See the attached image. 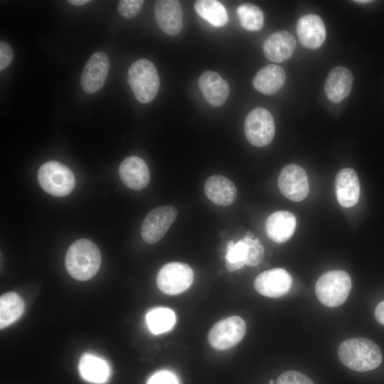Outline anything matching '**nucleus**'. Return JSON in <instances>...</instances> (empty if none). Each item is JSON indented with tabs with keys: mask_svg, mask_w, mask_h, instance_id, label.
<instances>
[{
	"mask_svg": "<svg viewBox=\"0 0 384 384\" xmlns=\"http://www.w3.org/2000/svg\"><path fill=\"white\" fill-rule=\"evenodd\" d=\"M340 361L351 370L366 372L377 368L383 360L378 345L365 338H351L343 341L338 349Z\"/></svg>",
	"mask_w": 384,
	"mask_h": 384,
	"instance_id": "f257e3e1",
	"label": "nucleus"
},
{
	"mask_svg": "<svg viewBox=\"0 0 384 384\" xmlns=\"http://www.w3.org/2000/svg\"><path fill=\"white\" fill-rule=\"evenodd\" d=\"M65 267L68 274L79 281H86L98 272L101 255L97 246L87 239L75 241L65 255Z\"/></svg>",
	"mask_w": 384,
	"mask_h": 384,
	"instance_id": "f03ea898",
	"label": "nucleus"
},
{
	"mask_svg": "<svg viewBox=\"0 0 384 384\" xmlns=\"http://www.w3.org/2000/svg\"><path fill=\"white\" fill-rule=\"evenodd\" d=\"M127 82L137 100L142 103L155 98L160 85L157 70L147 59H139L132 64L128 70Z\"/></svg>",
	"mask_w": 384,
	"mask_h": 384,
	"instance_id": "7ed1b4c3",
	"label": "nucleus"
},
{
	"mask_svg": "<svg viewBox=\"0 0 384 384\" xmlns=\"http://www.w3.org/2000/svg\"><path fill=\"white\" fill-rule=\"evenodd\" d=\"M351 289V277L343 270L325 272L318 279L315 286L318 299L328 307H336L343 304Z\"/></svg>",
	"mask_w": 384,
	"mask_h": 384,
	"instance_id": "20e7f679",
	"label": "nucleus"
},
{
	"mask_svg": "<svg viewBox=\"0 0 384 384\" xmlns=\"http://www.w3.org/2000/svg\"><path fill=\"white\" fill-rule=\"evenodd\" d=\"M38 181L46 192L58 197L70 194L75 185L73 171L56 161H47L40 166Z\"/></svg>",
	"mask_w": 384,
	"mask_h": 384,
	"instance_id": "39448f33",
	"label": "nucleus"
},
{
	"mask_svg": "<svg viewBox=\"0 0 384 384\" xmlns=\"http://www.w3.org/2000/svg\"><path fill=\"white\" fill-rule=\"evenodd\" d=\"M244 130L247 139L253 146L262 147L268 145L275 132L272 115L265 108L253 109L245 118Z\"/></svg>",
	"mask_w": 384,
	"mask_h": 384,
	"instance_id": "423d86ee",
	"label": "nucleus"
},
{
	"mask_svg": "<svg viewBox=\"0 0 384 384\" xmlns=\"http://www.w3.org/2000/svg\"><path fill=\"white\" fill-rule=\"evenodd\" d=\"M193 280V272L186 263L172 262L164 265L159 270L156 284L164 294L175 295L186 290Z\"/></svg>",
	"mask_w": 384,
	"mask_h": 384,
	"instance_id": "0eeeda50",
	"label": "nucleus"
},
{
	"mask_svg": "<svg viewBox=\"0 0 384 384\" xmlns=\"http://www.w3.org/2000/svg\"><path fill=\"white\" fill-rule=\"evenodd\" d=\"M246 332L245 321L233 316L220 320L210 329L208 340L216 350H227L237 345Z\"/></svg>",
	"mask_w": 384,
	"mask_h": 384,
	"instance_id": "6e6552de",
	"label": "nucleus"
},
{
	"mask_svg": "<svg viewBox=\"0 0 384 384\" xmlns=\"http://www.w3.org/2000/svg\"><path fill=\"white\" fill-rule=\"evenodd\" d=\"M177 217V210L172 206H162L151 210L145 217L142 227L143 240L154 244L167 233Z\"/></svg>",
	"mask_w": 384,
	"mask_h": 384,
	"instance_id": "1a4fd4ad",
	"label": "nucleus"
},
{
	"mask_svg": "<svg viewBox=\"0 0 384 384\" xmlns=\"http://www.w3.org/2000/svg\"><path fill=\"white\" fill-rule=\"evenodd\" d=\"M281 193L293 201L304 200L309 193L308 177L305 171L297 164H288L281 171L278 178Z\"/></svg>",
	"mask_w": 384,
	"mask_h": 384,
	"instance_id": "9d476101",
	"label": "nucleus"
},
{
	"mask_svg": "<svg viewBox=\"0 0 384 384\" xmlns=\"http://www.w3.org/2000/svg\"><path fill=\"white\" fill-rule=\"evenodd\" d=\"M292 277L282 268L266 270L257 276L254 282L256 291L260 294L279 298L285 295L290 289Z\"/></svg>",
	"mask_w": 384,
	"mask_h": 384,
	"instance_id": "9b49d317",
	"label": "nucleus"
},
{
	"mask_svg": "<svg viewBox=\"0 0 384 384\" xmlns=\"http://www.w3.org/2000/svg\"><path fill=\"white\" fill-rule=\"evenodd\" d=\"M110 69L107 55L103 52H96L87 61L82 73L80 83L87 94L98 91L104 85Z\"/></svg>",
	"mask_w": 384,
	"mask_h": 384,
	"instance_id": "f8f14e48",
	"label": "nucleus"
},
{
	"mask_svg": "<svg viewBox=\"0 0 384 384\" xmlns=\"http://www.w3.org/2000/svg\"><path fill=\"white\" fill-rule=\"evenodd\" d=\"M154 15L159 28L166 34L176 36L183 27L182 11L178 1L160 0L155 2Z\"/></svg>",
	"mask_w": 384,
	"mask_h": 384,
	"instance_id": "ddd939ff",
	"label": "nucleus"
},
{
	"mask_svg": "<svg viewBox=\"0 0 384 384\" xmlns=\"http://www.w3.org/2000/svg\"><path fill=\"white\" fill-rule=\"evenodd\" d=\"M296 29L300 43L307 48H318L325 41L326 27L321 17L316 14L302 16L297 21Z\"/></svg>",
	"mask_w": 384,
	"mask_h": 384,
	"instance_id": "4468645a",
	"label": "nucleus"
},
{
	"mask_svg": "<svg viewBox=\"0 0 384 384\" xmlns=\"http://www.w3.org/2000/svg\"><path fill=\"white\" fill-rule=\"evenodd\" d=\"M119 174L127 187L136 191L144 188L150 180L146 163L137 156H128L122 161L119 166Z\"/></svg>",
	"mask_w": 384,
	"mask_h": 384,
	"instance_id": "2eb2a0df",
	"label": "nucleus"
},
{
	"mask_svg": "<svg viewBox=\"0 0 384 384\" xmlns=\"http://www.w3.org/2000/svg\"><path fill=\"white\" fill-rule=\"evenodd\" d=\"M198 86L206 101L213 107L222 106L229 95L228 82L218 73L206 70L198 78Z\"/></svg>",
	"mask_w": 384,
	"mask_h": 384,
	"instance_id": "dca6fc26",
	"label": "nucleus"
},
{
	"mask_svg": "<svg viewBox=\"0 0 384 384\" xmlns=\"http://www.w3.org/2000/svg\"><path fill=\"white\" fill-rule=\"evenodd\" d=\"M353 84V75L343 66L332 68L324 83V92L327 98L334 103L343 101L350 93Z\"/></svg>",
	"mask_w": 384,
	"mask_h": 384,
	"instance_id": "f3484780",
	"label": "nucleus"
},
{
	"mask_svg": "<svg viewBox=\"0 0 384 384\" xmlns=\"http://www.w3.org/2000/svg\"><path fill=\"white\" fill-rule=\"evenodd\" d=\"M336 194L338 203L345 208L355 206L359 198L360 183L356 171L350 168L340 170L335 178Z\"/></svg>",
	"mask_w": 384,
	"mask_h": 384,
	"instance_id": "a211bd4d",
	"label": "nucleus"
},
{
	"mask_svg": "<svg viewBox=\"0 0 384 384\" xmlns=\"http://www.w3.org/2000/svg\"><path fill=\"white\" fill-rule=\"evenodd\" d=\"M296 41L292 34L286 31L270 35L263 45L264 53L267 59L274 63L289 60L293 55Z\"/></svg>",
	"mask_w": 384,
	"mask_h": 384,
	"instance_id": "6ab92c4d",
	"label": "nucleus"
},
{
	"mask_svg": "<svg viewBox=\"0 0 384 384\" xmlns=\"http://www.w3.org/2000/svg\"><path fill=\"white\" fill-rule=\"evenodd\" d=\"M296 224V217L292 213L286 210L276 211L266 220V233L274 242L283 243L292 236Z\"/></svg>",
	"mask_w": 384,
	"mask_h": 384,
	"instance_id": "aec40b11",
	"label": "nucleus"
},
{
	"mask_svg": "<svg viewBox=\"0 0 384 384\" xmlns=\"http://www.w3.org/2000/svg\"><path fill=\"white\" fill-rule=\"evenodd\" d=\"M204 191L212 203L219 206H230L237 197L234 183L222 175L210 176L205 182Z\"/></svg>",
	"mask_w": 384,
	"mask_h": 384,
	"instance_id": "412c9836",
	"label": "nucleus"
},
{
	"mask_svg": "<svg viewBox=\"0 0 384 384\" xmlns=\"http://www.w3.org/2000/svg\"><path fill=\"white\" fill-rule=\"evenodd\" d=\"M285 79L286 74L282 68L277 65H268L257 73L252 84L258 92L265 95H272L282 87Z\"/></svg>",
	"mask_w": 384,
	"mask_h": 384,
	"instance_id": "4be33fe9",
	"label": "nucleus"
},
{
	"mask_svg": "<svg viewBox=\"0 0 384 384\" xmlns=\"http://www.w3.org/2000/svg\"><path fill=\"white\" fill-rule=\"evenodd\" d=\"M78 370L84 380L95 384L106 383L110 376L108 363L104 359L91 353L82 356Z\"/></svg>",
	"mask_w": 384,
	"mask_h": 384,
	"instance_id": "5701e85b",
	"label": "nucleus"
},
{
	"mask_svg": "<svg viewBox=\"0 0 384 384\" xmlns=\"http://www.w3.org/2000/svg\"><path fill=\"white\" fill-rule=\"evenodd\" d=\"M24 311V302L15 292L4 294L0 297V328L2 329L15 322Z\"/></svg>",
	"mask_w": 384,
	"mask_h": 384,
	"instance_id": "b1692460",
	"label": "nucleus"
},
{
	"mask_svg": "<svg viewBox=\"0 0 384 384\" xmlns=\"http://www.w3.org/2000/svg\"><path fill=\"white\" fill-rule=\"evenodd\" d=\"M196 13L215 27L225 26L228 16L224 6L215 0H198L194 4Z\"/></svg>",
	"mask_w": 384,
	"mask_h": 384,
	"instance_id": "393cba45",
	"label": "nucleus"
},
{
	"mask_svg": "<svg viewBox=\"0 0 384 384\" xmlns=\"http://www.w3.org/2000/svg\"><path fill=\"white\" fill-rule=\"evenodd\" d=\"M146 321L152 334H160L173 328L176 323V314L169 308H156L147 313Z\"/></svg>",
	"mask_w": 384,
	"mask_h": 384,
	"instance_id": "a878e982",
	"label": "nucleus"
},
{
	"mask_svg": "<svg viewBox=\"0 0 384 384\" xmlns=\"http://www.w3.org/2000/svg\"><path fill=\"white\" fill-rule=\"evenodd\" d=\"M247 257V243L243 238L237 242L229 241L225 253V267L228 272H233L246 265Z\"/></svg>",
	"mask_w": 384,
	"mask_h": 384,
	"instance_id": "bb28decb",
	"label": "nucleus"
},
{
	"mask_svg": "<svg viewBox=\"0 0 384 384\" xmlns=\"http://www.w3.org/2000/svg\"><path fill=\"white\" fill-rule=\"evenodd\" d=\"M242 27L247 31H260L264 24V15L260 8L252 4H243L237 9Z\"/></svg>",
	"mask_w": 384,
	"mask_h": 384,
	"instance_id": "cd10ccee",
	"label": "nucleus"
},
{
	"mask_svg": "<svg viewBox=\"0 0 384 384\" xmlns=\"http://www.w3.org/2000/svg\"><path fill=\"white\" fill-rule=\"evenodd\" d=\"M247 243V257L246 265L249 266H257L260 265L264 257V247L258 239H250L246 237Z\"/></svg>",
	"mask_w": 384,
	"mask_h": 384,
	"instance_id": "c85d7f7f",
	"label": "nucleus"
},
{
	"mask_svg": "<svg viewBox=\"0 0 384 384\" xmlns=\"http://www.w3.org/2000/svg\"><path fill=\"white\" fill-rule=\"evenodd\" d=\"M144 3L143 0H121L117 10L122 16L131 19L139 14Z\"/></svg>",
	"mask_w": 384,
	"mask_h": 384,
	"instance_id": "c756f323",
	"label": "nucleus"
},
{
	"mask_svg": "<svg viewBox=\"0 0 384 384\" xmlns=\"http://www.w3.org/2000/svg\"><path fill=\"white\" fill-rule=\"evenodd\" d=\"M276 384H314V383L300 372L287 370L278 377Z\"/></svg>",
	"mask_w": 384,
	"mask_h": 384,
	"instance_id": "7c9ffc66",
	"label": "nucleus"
},
{
	"mask_svg": "<svg viewBox=\"0 0 384 384\" xmlns=\"http://www.w3.org/2000/svg\"><path fill=\"white\" fill-rule=\"evenodd\" d=\"M146 384H180L177 375L168 370H159L153 374Z\"/></svg>",
	"mask_w": 384,
	"mask_h": 384,
	"instance_id": "2f4dec72",
	"label": "nucleus"
},
{
	"mask_svg": "<svg viewBox=\"0 0 384 384\" xmlns=\"http://www.w3.org/2000/svg\"><path fill=\"white\" fill-rule=\"evenodd\" d=\"M13 58V50L11 46L4 41L0 42V70H4L11 63Z\"/></svg>",
	"mask_w": 384,
	"mask_h": 384,
	"instance_id": "473e14b6",
	"label": "nucleus"
},
{
	"mask_svg": "<svg viewBox=\"0 0 384 384\" xmlns=\"http://www.w3.org/2000/svg\"><path fill=\"white\" fill-rule=\"evenodd\" d=\"M375 317L380 324L384 326V301L379 303L376 306Z\"/></svg>",
	"mask_w": 384,
	"mask_h": 384,
	"instance_id": "72a5a7b5",
	"label": "nucleus"
},
{
	"mask_svg": "<svg viewBox=\"0 0 384 384\" xmlns=\"http://www.w3.org/2000/svg\"><path fill=\"white\" fill-rule=\"evenodd\" d=\"M73 5L75 6H82L90 2L89 0H70L68 1Z\"/></svg>",
	"mask_w": 384,
	"mask_h": 384,
	"instance_id": "f704fd0d",
	"label": "nucleus"
},
{
	"mask_svg": "<svg viewBox=\"0 0 384 384\" xmlns=\"http://www.w3.org/2000/svg\"><path fill=\"white\" fill-rule=\"evenodd\" d=\"M353 2L358 3V4H368V3L371 2V1H368V0L361 1V0H358V1H353Z\"/></svg>",
	"mask_w": 384,
	"mask_h": 384,
	"instance_id": "c9c22d12",
	"label": "nucleus"
},
{
	"mask_svg": "<svg viewBox=\"0 0 384 384\" xmlns=\"http://www.w3.org/2000/svg\"><path fill=\"white\" fill-rule=\"evenodd\" d=\"M273 383H274L273 380H271L270 381V384H273Z\"/></svg>",
	"mask_w": 384,
	"mask_h": 384,
	"instance_id": "e433bc0d",
	"label": "nucleus"
}]
</instances>
